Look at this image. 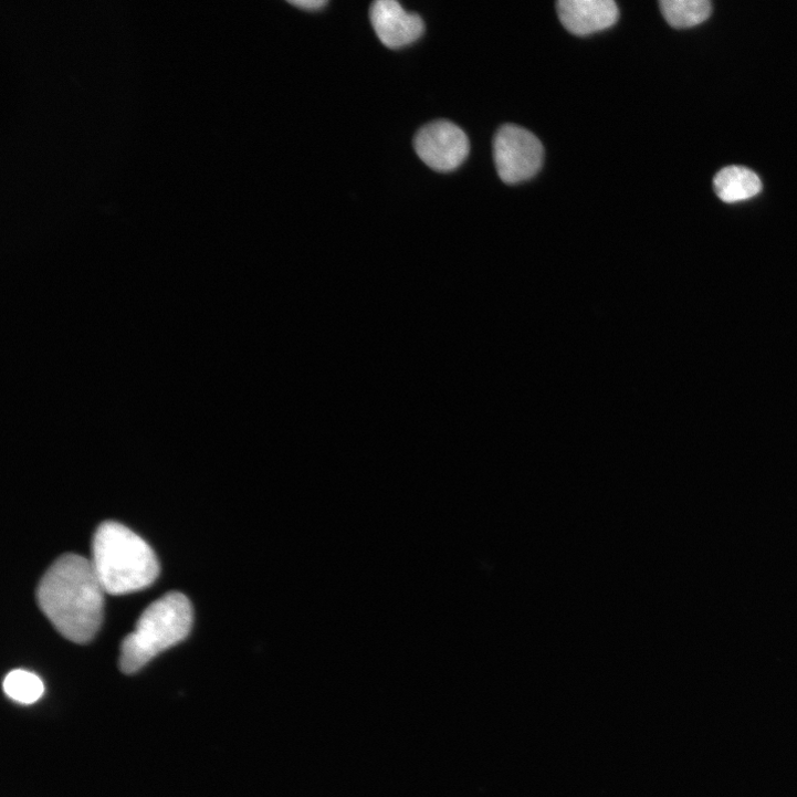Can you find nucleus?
Masks as SVG:
<instances>
[{"label":"nucleus","mask_w":797,"mask_h":797,"mask_svg":"<svg viewBox=\"0 0 797 797\" xmlns=\"http://www.w3.org/2000/svg\"><path fill=\"white\" fill-rule=\"evenodd\" d=\"M413 146L429 168L442 174L457 170L470 154V141L464 132L447 120L422 127L415 137Z\"/></svg>","instance_id":"nucleus-5"},{"label":"nucleus","mask_w":797,"mask_h":797,"mask_svg":"<svg viewBox=\"0 0 797 797\" xmlns=\"http://www.w3.org/2000/svg\"><path fill=\"white\" fill-rule=\"evenodd\" d=\"M289 3L307 11L319 10L328 4L326 0H290Z\"/></svg>","instance_id":"nucleus-11"},{"label":"nucleus","mask_w":797,"mask_h":797,"mask_svg":"<svg viewBox=\"0 0 797 797\" xmlns=\"http://www.w3.org/2000/svg\"><path fill=\"white\" fill-rule=\"evenodd\" d=\"M660 10L667 23L677 30L700 25L712 13L707 0H662Z\"/></svg>","instance_id":"nucleus-9"},{"label":"nucleus","mask_w":797,"mask_h":797,"mask_svg":"<svg viewBox=\"0 0 797 797\" xmlns=\"http://www.w3.org/2000/svg\"><path fill=\"white\" fill-rule=\"evenodd\" d=\"M493 157L500 179L506 185H517L531 180L541 171L544 148L528 130L505 125L494 137Z\"/></svg>","instance_id":"nucleus-4"},{"label":"nucleus","mask_w":797,"mask_h":797,"mask_svg":"<svg viewBox=\"0 0 797 797\" xmlns=\"http://www.w3.org/2000/svg\"><path fill=\"white\" fill-rule=\"evenodd\" d=\"M192 623V605L183 594L169 592L153 602L143 612L136 630L123 641L119 659L122 671L137 673L158 654L183 641Z\"/></svg>","instance_id":"nucleus-3"},{"label":"nucleus","mask_w":797,"mask_h":797,"mask_svg":"<svg viewBox=\"0 0 797 797\" xmlns=\"http://www.w3.org/2000/svg\"><path fill=\"white\" fill-rule=\"evenodd\" d=\"M4 691L17 702L32 704L44 695L45 685L38 674L18 669L7 675Z\"/></svg>","instance_id":"nucleus-10"},{"label":"nucleus","mask_w":797,"mask_h":797,"mask_svg":"<svg viewBox=\"0 0 797 797\" xmlns=\"http://www.w3.org/2000/svg\"><path fill=\"white\" fill-rule=\"evenodd\" d=\"M93 566L107 594L145 589L159 576L160 564L150 545L127 526L108 521L96 531Z\"/></svg>","instance_id":"nucleus-2"},{"label":"nucleus","mask_w":797,"mask_h":797,"mask_svg":"<svg viewBox=\"0 0 797 797\" xmlns=\"http://www.w3.org/2000/svg\"><path fill=\"white\" fill-rule=\"evenodd\" d=\"M713 186L719 199L725 203L752 199L762 190L759 178L742 167L724 168L715 176Z\"/></svg>","instance_id":"nucleus-8"},{"label":"nucleus","mask_w":797,"mask_h":797,"mask_svg":"<svg viewBox=\"0 0 797 797\" xmlns=\"http://www.w3.org/2000/svg\"><path fill=\"white\" fill-rule=\"evenodd\" d=\"M105 594L92 560L66 554L43 576L38 601L62 636L76 643H86L103 623Z\"/></svg>","instance_id":"nucleus-1"},{"label":"nucleus","mask_w":797,"mask_h":797,"mask_svg":"<svg viewBox=\"0 0 797 797\" xmlns=\"http://www.w3.org/2000/svg\"><path fill=\"white\" fill-rule=\"evenodd\" d=\"M370 21L380 42L390 50L409 46L424 33L421 18L407 13L395 0H377L370 9Z\"/></svg>","instance_id":"nucleus-6"},{"label":"nucleus","mask_w":797,"mask_h":797,"mask_svg":"<svg viewBox=\"0 0 797 797\" xmlns=\"http://www.w3.org/2000/svg\"><path fill=\"white\" fill-rule=\"evenodd\" d=\"M557 14L563 27L576 36H588L612 28L619 19L612 0H560Z\"/></svg>","instance_id":"nucleus-7"}]
</instances>
